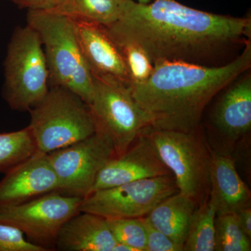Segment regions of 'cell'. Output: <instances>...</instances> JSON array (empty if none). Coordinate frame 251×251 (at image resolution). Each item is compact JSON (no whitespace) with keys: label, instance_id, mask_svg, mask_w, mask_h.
Instances as JSON below:
<instances>
[{"label":"cell","instance_id":"25","mask_svg":"<svg viewBox=\"0 0 251 251\" xmlns=\"http://www.w3.org/2000/svg\"><path fill=\"white\" fill-rule=\"evenodd\" d=\"M146 232L147 251H183V248L156 228L147 216L143 217Z\"/></svg>","mask_w":251,"mask_h":251},{"label":"cell","instance_id":"13","mask_svg":"<svg viewBox=\"0 0 251 251\" xmlns=\"http://www.w3.org/2000/svg\"><path fill=\"white\" fill-rule=\"evenodd\" d=\"M77 41L92 76L110 78L130 86L120 50L103 25L74 20Z\"/></svg>","mask_w":251,"mask_h":251},{"label":"cell","instance_id":"10","mask_svg":"<svg viewBox=\"0 0 251 251\" xmlns=\"http://www.w3.org/2000/svg\"><path fill=\"white\" fill-rule=\"evenodd\" d=\"M48 156L58 179V193L83 199L91 193L99 172L116 155L111 140L96 131Z\"/></svg>","mask_w":251,"mask_h":251},{"label":"cell","instance_id":"22","mask_svg":"<svg viewBox=\"0 0 251 251\" xmlns=\"http://www.w3.org/2000/svg\"><path fill=\"white\" fill-rule=\"evenodd\" d=\"M250 239L243 231L235 214L216 216L214 251H250Z\"/></svg>","mask_w":251,"mask_h":251},{"label":"cell","instance_id":"16","mask_svg":"<svg viewBox=\"0 0 251 251\" xmlns=\"http://www.w3.org/2000/svg\"><path fill=\"white\" fill-rule=\"evenodd\" d=\"M106 219L80 211L63 226L55 250L63 251H114L117 244Z\"/></svg>","mask_w":251,"mask_h":251},{"label":"cell","instance_id":"3","mask_svg":"<svg viewBox=\"0 0 251 251\" xmlns=\"http://www.w3.org/2000/svg\"><path fill=\"white\" fill-rule=\"evenodd\" d=\"M27 23L42 44L49 87L72 91L89 105L93 97L94 79L81 52L74 20L43 10H28Z\"/></svg>","mask_w":251,"mask_h":251},{"label":"cell","instance_id":"23","mask_svg":"<svg viewBox=\"0 0 251 251\" xmlns=\"http://www.w3.org/2000/svg\"><path fill=\"white\" fill-rule=\"evenodd\" d=\"M117 242L134 251H147L146 232L143 218L106 219Z\"/></svg>","mask_w":251,"mask_h":251},{"label":"cell","instance_id":"7","mask_svg":"<svg viewBox=\"0 0 251 251\" xmlns=\"http://www.w3.org/2000/svg\"><path fill=\"white\" fill-rule=\"evenodd\" d=\"M90 106L96 131L111 140L115 156L125 152L150 126L146 114L132 96L128 86L110 78L93 77Z\"/></svg>","mask_w":251,"mask_h":251},{"label":"cell","instance_id":"29","mask_svg":"<svg viewBox=\"0 0 251 251\" xmlns=\"http://www.w3.org/2000/svg\"><path fill=\"white\" fill-rule=\"evenodd\" d=\"M152 0H137L138 2L140 3V4H148V3L151 2Z\"/></svg>","mask_w":251,"mask_h":251},{"label":"cell","instance_id":"28","mask_svg":"<svg viewBox=\"0 0 251 251\" xmlns=\"http://www.w3.org/2000/svg\"><path fill=\"white\" fill-rule=\"evenodd\" d=\"M9 1L14 3L20 9H25L27 0H9Z\"/></svg>","mask_w":251,"mask_h":251},{"label":"cell","instance_id":"6","mask_svg":"<svg viewBox=\"0 0 251 251\" xmlns=\"http://www.w3.org/2000/svg\"><path fill=\"white\" fill-rule=\"evenodd\" d=\"M160 158L173 175L179 192L198 205L209 197L210 148L206 143L202 126L190 131L145 130Z\"/></svg>","mask_w":251,"mask_h":251},{"label":"cell","instance_id":"12","mask_svg":"<svg viewBox=\"0 0 251 251\" xmlns=\"http://www.w3.org/2000/svg\"><path fill=\"white\" fill-rule=\"evenodd\" d=\"M58 190L48 153L37 151L5 173L0 181V207L23 204Z\"/></svg>","mask_w":251,"mask_h":251},{"label":"cell","instance_id":"8","mask_svg":"<svg viewBox=\"0 0 251 251\" xmlns=\"http://www.w3.org/2000/svg\"><path fill=\"white\" fill-rule=\"evenodd\" d=\"M82 201L58 192L48 193L18 205L0 207V224L18 229L45 251H54L61 229L80 212Z\"/></svg>","mask_w":251,"mask_h":251},{"label":"cell","instance_id":"27","mask_svg":"<svg viewBox=\"0 0 251 251\" xmlns=\"http://www.w3.org/2000/svg\"><path fill=\"white\" fill-rule=\"evenodd\" d=\"M54 0H27L25 9L27 10H44L48 9Z\"/></svg>","mask_w":251,"mask_h":251},{"label":"cell","instance_id":"26","mask_svg":"<svg viewBox=\"0 0 251 251\" xmlns=\"http://www.w3.org/2000/svg\"><path fill=\"white\" fill-rule=\"evenodd\" d=\"M238 221L244 233L247 237L251 238V207L246 208L238 211L237 214Z\"/></svg>","mask_w":251,"mask_h":251},{"label":"cell","instance_id":"15","mask_svg":"<svg viewBox=\"0 0 251 251\" xmlns=\"http://www.w3.org/2000/svg\"><path fill=\"white\" fill-rule=\"evenodd\" d=\"M210 153L209 198L216 216L237 214L251 207L250 190L238 174L234 160L211 148Z\"/></svg>","mask_w":251,"mask_h":251},{"label":"cell","instance_id":"21","mask_svg":"<svg viewBox=\"0 0 251 251\" xmlns=\"http://www.w3.org/2000/svg\"><path fill=\"white\" fill-rule=\"evenodd\" d=\"M109 34L121 52L129 74L130 86L148 80L153 72V64L146 52L133 41L114 35L110 32Z\"/></svg>","mask_w":251,"mask_h":251},{"label":"cell","instance_id":"14","mask_svg":"<svg viewBox=\"0 0 251 251\" xmlns=\"http://www.w3.org/2000/svg\"><path fill=\"white\" fill-rule=\"evenodd\" d=\"M211 121L219 134L236 141L251 128V72L247 71L221 91Z\"/></svg>","mask_w":251,"mask_h":251},{"label":"cell","instance_id":"9","mask_svg":"<svg viewBox=\"0 0 251 251\" xmlns=\"http://www.w3.org/2000/svg\"><path fill=\"white\" fill-rule=\"evenodd\" d=\"M178 191L173 175L137 180L90 193L80 211L106 219L143 218Z\"/></svg>","mask_w":251,"mask_h":251},{"label":"cell","instance_id":"11","mask_svg":"<svg viewBox=\"0 0 251 251\" xmlns=\"http://www.w3.org/2000/svg\"><path fill=\"white\" fill-rule=\"evenodd\" d=\"M145 130L125 153L107 162L97 175L90 193L137 180L173 175Z\"/></svg>","mask_w":251,"mask_h":251},{"label":"cell","instance_id":"5","mask_svg":"<svg viewBox=\"0 0 251 251\" xmlns=\"http://www.w3.org/2000/svg\"><path fill=\"white\" fill-rule=\"evenodd\" d=\"M2 96L10 108L29 112L49 90V74L39 36L30 26L17 27L4 62Z\"/></svg>","mask_w":251,"mask_h":251},{"label":"cell","instance_id":"4","mask_svg":"<svg viewBox=\"0 0 251 251\" xmlns=\"http://www.w3.org/2000/svg\"><path fill=\"white\" fill-rule=\"evenodd\" d=\"M27 126L37 151L49 153L88 138L96 132L90 106L80 96L59 86L29 111Z\"/></svg>","mask_w":251,"mask_h":251},{"label":"cell","instance_id":"20","mask_svg":"<svg viewBox=\"0 0 251 251\" xmlns=\"http://www.w3.org/2000/svg\"><path fill=\"white\" fill-rule=\"evenodd\" d=\"M37 151L27 126L16 131L0 133V173L5 174Z\"/></svg>","mask_w":251,"mask_h":251},{"label":"cell","instance_id":"17","mask_svg":"<svg viewBox=\"0 0 251 251\" xmlns=\"http://www.w3.org/2000/svg\"><path fill=\"white\" fill-rule=\"evenodd\" d=\"M197 206L194 200L178 191L155 206L147 217L156 228L184 249L190 221Z\"/></svg>","mask_w":251,"mask_h":251},{"label":"cell","instance_id":"2","mask_svg":"<svg viewBox=\"0 0 251 251\" xmlns=\"http://www.w3.org/2000/svg\"><path fill=\"white\" fill-rule=\"evenodd\" d=\"M251 68V39L240 54L221 67L183 62H156L145 82L129 87L155 129L190 131L199 128L211 100Z\"/></svg>","mask_w":251,"mask_h":251},{"label":"cell","instance_id":"19","mask_svg":"<svg viewBox=\"0 0 251 251\" xmlns=\"http://www.w3.org/2000/svg\"><path fill=\"white\" fill-rule=\"evenodd\" d=\"M216 209L208 198L193 212L183 251H214L215 249Z\"/></svg>","mask_w":251,"mask_h":251},{"label":"cell","instance_id":"1","mask_svg":"<svg viewBox=\"0 0 251 251\" xmlns=\"http://www.w3.org/2000/svg\"><path fill=\"white\" fill-rule=\"evenodd\" d=\"M110 34L136 43L153 64L183 62L226 65L251 39V18L201 11L176 0L140 4L128 0L122 18L105 26Z\"/></svg>","mask_w":251,"mask_h":251},{"label":"cell","instance_id":"18","mask_svg":"<svg viewBox=\"0 0 251 251\" xmlns=\"http://www.w3.org/2000/svg\"><path fill=\"white\" fill-rule=\"evenodd\" d=\"M128 0H54L43 11L108 26L116 23L125 11Z\"/></svg>","mask_w":251,"mask_h":251},{"label":"cell","instance_id":"24","mask_svg":"<svg viewBox=\"0 0 251 251\" xmlns=\"http://www.w3.org/2000/svg\"><path fill=\"white\" fill-rule=\"evenodd\" d=\"M0 251H45L27 241L18 229L0 224Z\"/></svg>","mask_w":251,"mask_h":251}]
</instances>
